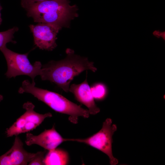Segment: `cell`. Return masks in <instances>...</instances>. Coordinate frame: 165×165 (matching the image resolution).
I'll return each instance as SVG.
<instances>
[{
    "label": "cell",
    "instance_id": "cell-1",
    "mask_svg": "<svg viewBox=\"0 0 165 165\" xmlns=\"http://www.w3.org/2000/svg\"><path fill=\"white\" fill-rule=\"evenodd\" d=\"M66 52L67 55L64 59L52 61L42 66L39 75L42 80L54 83L68 92L70 83L75 76L85 70L95 72L97 69L93 62L87 57L75 54L73 50L68 48Z\"/></svg>",
    "mask_w": 165,
    "mask_h": 165
},
{
    "label": "cell",
    "instance_id": "cell-2",
    "mask_svg": "<svg viewBox=\"0 0 165 165\" xmlns=\"http://www.w3.org/2000/svg\"><path fill=\"white\" fill-rule=\"evenodd\" d=\"M69 0H48L31 5L25 9L34 22L49 24L58 29L69 28L71 21L78 16L75 5Z\"/></svg>",
    "mask_w": 165,
    "mask_h": 165
},
{
    "label": "cell",
    "instance_id": "cell-3",
    "mask_svg": "<svg viewBox=\"0 0 165 165\" xmlns=\"http://www.w3.org/2000/svg\"><path fill=\"white\" fill-rule=\"evenodd\" d=\"M35 85L28 80H24L18 92L20 94H30L56 112L68 115L69 120L73 123H77L79 117H89L88 109L82 108L59 94L37 87Z\"/></svg>",
    "mask_w": 165,
    "mask_h": 165
},
{
    "label": "cell",
    "instance_id": "cell-4",
    "mask_svg": "<svg viewBox=\"0 0 165 165\" xmlns=\"http://www.w3.org/2000/svg\"><path fill=\"white\" fill-rule=\"evenodd\" d=\"M6 60L7 70L5 75L7 78H15L17 76L26 75L30 77L35 84V78L40 75L42 65L39 61L31 64L28 58L29 53L22 54L15 52L6 46L0 48Z\"/></svg>",
    "mask_w": 165,
    "mask_h": 165
},
{
    "label": "cell",
    "instance_id": "cell-5",
    "mask_svg": "<svg viewBox=\"0 0 165 165\" xmlns=\"http://www.w3.org/2000/svg\"><path fill=\"white\" fill-rule=\"evenodd\" d=\"M116 125L112 124L111 119L107 118L103 122L101 129L91 136L84 139H68V141L83 143L103 152L108 157L111 165L118 164V160L113 155L112 149V136L117 130Z\"/></svg>",
    "mask_w": 165,
    "mask_h": 165
},
{
    "label": "cell",
    "instance_id": "cell-6",
    "mask_svg": "<svg viewBox=\"0 0 165 165\" xmlns=\"http://www.w3.org/2000/svg\"><path fill=\"white\" fill-rule=\"evenodd\" d=\"M29 28L33 34L35 44L40 49L52 51L57 46V36L60 31L48 24L39 22L31 24Z\"/></svg>",
    "mask_w": 165,
    "mask_h": 165
},
{
    "label": "cell",
    "instance_id": "cell-7",
    "mask_svg": "<svg viewBox=\"0 0 165 165\" xmlns=\"http://www.w3.org/2000/svg\"><path fill=\"white\" fill-rule=\"evenodd\" d=\"M36 154L26 151L21 139L16 136L11 148L0 156V165H26L33 159Z\"/></svg>",
    "mask_w": 165,
    "mask_h": 165
},
{
    "label": "cell",
    "instance_id": "cell-8",
    "mask_svg": "<svg viewBox=\"0 0 165 165\" xmlns=\"http://www.w3.org/2000/svg\"><path fill=\"white\" fill-rule=\"evenodd\" d=\"M68 141V139L63 138L56 131L54 125L52 128L45 130L38 135L27 133L25 143L28 146L38 145L49 151L56 148L62 143Z\"/></svg>",
    "mask_w": 165,
    "mask_h": 165
},
{
    "label": "cell",
    "instance_id": "cell-9",
    "mask_svg": "<svg viewBox=\"0 0 165 165\" xmlns=\"http://www.w3.org/2000/svg\"><path fill=\"white\" fill-rule=\"evenodd\" d=\"M69 91L74 94L78 101L88 108L90 114L95 115L100 112V109L95 103L86 78L80 84H72Z\"/></svg>",
    "mask_w": 165,
    "mask_h": 165
},
{
    "label": "cell",
    "instance_id": "cell-10",
    "mask_svg": "<svg viewBox=\"0 0 165 165\" xmlns=\"http://www.w3.org/2000/svg\"><path fill=\"white\" fill-rule=\"evenodd\" d=\"M69 156L68 152L60 148L49 151L44 160L46 165H64L68 164Z\"/></svg>",
    "mask_w": 165,
    "mask_h": 165
},
{
    "label": "cell",
    "instance_id": "cell-11",
    "mask_svg": "<svg viewBox=\"0 0 165 165\" xmlns=\"http://www.w3.org/2000/svg\"><path fill=\"white\" fill-rule=\"evenodd\" d=\"M23 108L26 110L24 114L27 123H32L35 124L37 126L40 125L47 118L52 116L50 112L44 114H40L35 111V105L31 102L28 101L24 103Z\"/></svg>",
    "mask_w": 165,
    "mask_h": 165
},
{
    "label": "cell",
    "instance_id": "cell-12",
    "mask_svg": "<svg viewBox=\"0 0 165 165\" xmlns=\"http://www.w3.org/2000/svg\"><path fill=\"white\" fill-rule=\"evenodd\" d=\"M26 123V121L23 114L18 118L11 126L6 129V134L7 137H12L14 135L18 136L23 133Z\"/></svg>",
    "mask_w": 165,
    "mask_h": 165
},
{
    "label": "cell",
    "instance_id": "cell-13",
    "mask_svg": "<svg viewBox=\"0 0 165 165\" xmlns=\"http://www.w3.org/2000/svg\"><path fill=\"white\" fill-rule=\"evenodd\" d=\"M18 30V28L15 27L7 31L0 32V48L6 46V44L9 42L16 43L13 39L14 34Z\"/></svg>",
    "mask_w": 165,
    "mask_h": 165
},
{
    "label": "cell",
    "instance_id": "cell-14",
    "mask_svg": "<svg viewBox=\"0 0 165 165\" xmlns=\"http://www.w3.org/2000/svg\"><path fill=\"white\" fill-rule=\"evenodd\" d=\"M91 90L94 97L96 99H100L104 97L105 90L104 86L101 84H97L91 88Z\"/></svg>",
    "mask_w": 165,
    "mask_h": 165
},
{
    "label": "cell",
    "instance_id": "cell-15",
    "mask_svg": "<svg viewBox=\"0 0 165 165\" xmlns=\"http://www.w3.org/2000/svg\"><path fill=\"white\" fill-rule=\"evenodd\" d=\"M46 151H39L36 153V154L33 159L28 164L29 165H44V160L45 157Z\"/></svg>",
    "mask_w": 165,
    "mask_h": 165
},
{
    "label": "cell",
    "instance_id": "cell-16",
    "mask_svg": "<svg viewBox=\"0 0 165 165\" xmlns=\"http://www.w3.org/2000/svg\"><path fill=\"white\" fill-rule=\"evenodd\" d=\"M48 0H21L22 6L25 9L33 4Z\"/></svg>",
    "mask_w": 165,
    "mask_h": 165
},
{
    "label": "cell",
    "instance_id": "cell-17",
    "mask_svg": "<svg viewBox=\"0 0 165 165\" xmlns=\"http://www.w3.org/2000/svg\"><path fill=\"white\" fill-rule=\"evenodd\" d=\"M154 35L157 38H159L161 37L163 39L165 40V32H160L159 31H155L153 33Z\"/></svg>",
    "mask_w": 165,
    "mask_h": 165
},
{
    "label": "cell",
    "instance_id": "cell-18",
    "mask_svg": "<svg viewBox=\"0 0 165 165\" xmlns=\"http://www.w3.org/2000/svg\"><path fill=\"white\" fill-rule=\"evenodd\" d=\"M2 9V7L0 5V25L1 24L2 21V19L1 17V10Z\"/></svg>",
    "mask_w": 165,
    "mask_h": 165
},
{
    "label": "cell",
    "instance_id": "cell-19",
    "mask_svg": "<svg viewBox=\"0 0 165 165\" xmlns=\"http://www.w3.org/2000/svg\"><path fill=\"white\" fill-rule=\"evenodd\" d=\"M3 99V96L0 94V102H1Z\"/></svg>",
    "mask_w": 165,
    "mask_h": 165
}]
</instances>
